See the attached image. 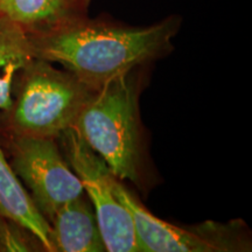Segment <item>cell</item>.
<instances>
[{"label":"cell","mask_w":252,"mask_h":252,"mask_svg":"<svg viewBox=\"0 0 252 252\" xmlns=\"http://www.w3.org/2000/svg\"><path fill=\"white\" fill-rule=\"evenodd\" d=\"M14 224V222L0 215V250L30 251V247L17 230H12Z\"/></svg>","instance_id":"obj_11"},{"label":"cell","mask_w":252,"mask_h":252,"mask_svg":"<svg viewBox=\"0 0 252 252\" xmlns=\"http://www.w3.org/2000/svg\"><path fill=\"white\" fill-rule=\"evenodd\" d=\"M181 25V17L173 14L145 27L88 17L53 33L28 37L35 58L61 64L96 91L113 78L168 55Z\"/></svg>","instance_id":"obj_1"},{"label":"cell","mask_w":252,"mask_h":252,"mask_svg":"<svg viewBox=\"0 0 252 252\" xmlns=\"http://www.w3.org/2000/svg\"><path fill=\"white\" fill-rule=\"evenodd\" d=\"M35 59L30 37L18 25L0 17V110L12 105V90L18 75Z\"/></svg>","instance_id":"obj_10"},{"label":"cell","mask_w":252,"mask_h":252,"mask_svg":"<svg viewBox=\"0 0 252 252\" xmlns=\"http://www.w3.org/2000/svg\"><path fill=\"white\" fill-rule=\"evenodd\" d=\"M143 69L113 78L94 91L72 126L118 180L138 186L143 175Z\"/></svg>","instance_id":"obj_2"},{"label":"cell","mask_w":252,"mask_h":252,"mask_svg":"<svg viewBox=\"0 0 252 252\" xmlns=\"http://www.w3.org/2000/svg\"><path fill=\"white\" fill-rule=\"evenodd\" d=\"M112 188L116 196L131 214L143 252H224L247 247L237 242L235 229L207 223V228L188 230L158 219L138 202L117 178Z\"/></svg>","instance_id":"obj_6"},{"label":"cell","mask_w":252,"mask_h":252,"mask_svg":"<svg viewBox=\"0 0 252 252\" xmlns=\"http://www.w3.org/2000/svg\"><path fill=\"white\" fill-rule=\"evenodd\" d=\"M0 215L6 217L39 242L43 250L55 252L50 224L39 212L15 174L0 146Z\"/></svg>","instance_id":"obj_9"},{"label":"cell","mask_w":252,"mask_h":252,"mask_svg":"<svg viewBox=\"0 0 252 252\" xmlns=\"http://www.w3.org/2000/svg\"><path fill=\"white\" fill-rule=\"evenodd\" d=\"M62 140L69 166L83 185L94 208L105 250L109 252H143L131 214L119 202L112 188L115 175L98 154L90 149L74 127L68 128Z\"/></svg>","instance_id":"obj_4"},{"label":"cell","mask_w":252,"mask_h":252,"mask_svg":"<svg viewBox=\"0 0 252 252\" xmlns=\"http://www.w3.org/2000/svg\"><path fill=\"white\" fill-rule=\"evenodd\" d=\"M93 0H0V17L18 25L28 36L71 26L89 17Z\"/></svg>","instance_id":"obj_7"},{"label":"cell","mask_w":252,"mask_h":252,"mask_svg":"<svg viewBox=\"0 0 252 252\" xmlns=\"http://www.w3.org/2000/svg\"><path fill=\"white\" fill-rule=\"evenodd\" d=\"M49 224L55 252L106 251L94 208L86 193L63 206Z\"/></svg>","instance_id":"obj_8"},{"label":"cell","mask_w":252,"mask_h":252,"mask_svg":"<svg viewBox=\"0 0 252 252\" xmlns=\"http://www.w3.org/2000/svg\"><path fill=\"white\" fill-rule=\"evenodd\" d=\"M11 154L12 168L48 222L63 206L84 194L56 139L13 135Z\"/></svg>","instance_id":"obj_5"},{"label":"cell","mask_w":252,"mask_h":252,"mask_svg":"<svg viewBox=\"0 0 252 252\" xmlns=\"http://www.w3.org/2000/svg\"><path fill=\"white\" fill-rule=\"evenodd\" d=\"M17 78L15 98L6 112L13 135L59 139L94 93L69 71L37 58Z\"/></svg>","instance_id":"obj_3"}]
</instances>
